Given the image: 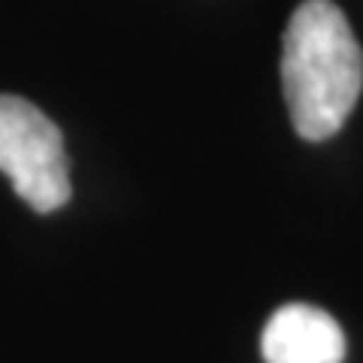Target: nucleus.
I'll list each match as a JSON object with an SVG mask.
<instances>
[{"label":"nucleus","instance_id":"1","mask_svg":"<svg viewBox=\"0 0 363 363\" xmlns=\"http://www.w3.org/2000/svg\"><path fill=\"white\" fill-rule=\"evenodd\" d=\"M281 88L294 130L321 143L342 128L363 88V52L333 0H306L281 37Z\"/></svg>","mask_w":363,"mask_h":363},{"label":"nucleus","instance_id":"2","mask_svg":"<svg viewBox=\"0 0 363 363\" xmlns=\"http://www.w3.org/2000/svg\"><path fill=\"white\" fill-rule=\"evenodd\" d=\"M0 173L33 212H55L70 200L61 130L16 94H0Z\"/></svg>","mask_w":363,"mask_h":363},{"label":"nucleus","instance_id":"3","mask_svg":"<svg viewBox=\"0 0 363 363\" xmlns=\"http://www.w3.org/2000/svg\"><path fill=\"white\" fill-rule=\"evenodd\" d=\"M260 354L267 363H342L345 333L318 306L288 303L269 315Z\"/></svg>","mask_w":363,"mask_h":363}]
</instances>
